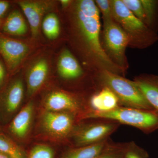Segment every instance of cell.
<instances>
[{"mask_svg":"<svg viewBox=\"0 0 158 158\" xmlns=\"http://www.w3.org/2000/svg\"><path fill=\"white\" fill-rule=\"evenodd\" d=\"M99 10L92 0L77 2L75 18L77 27L90 56L101 67L118 74L123 70L112 61L101 43Z\"/></svg>","mask_w":158,"mask_h":158,"instance_id":"1","label":"cell"},{"mask_svg":"<svg viewBox=\"0 0 158 158\" xmlns=\"http://www.w3.org/2000/svg\"><path fill=\"white\" fill-rule=\"evenodd\" d=\"M113 19L129 37L130 44L141 48L148 47L158 40L157 34L135 16L122 0L110 1Z\"/></svg>","mask_w":158,"mask_h":158,"instance_id":"2","label":"cell"},{"mask_svg":"<svg viewBox=\"0 0 158 158\" xmlns=\"http://www.w3.org/2000/svg\"><path fill=\"white\" fill-rule=\"evenodd\" d=\"M82 118H100L131 126L148 134L158 130V110L120 106L105 113L89 112Z\"/></svg>","mask_w":158,"mask_h":158,"instance_id":"3","label":"cell"},{"mask_svg":"<svg viewBox=\"0 0 158 158\" xmlns=\"http://www.w3.org/2000/svg\"><path fill=\"white\" fill-rule=\"evenodd\" d=\"M100 81L103 86L108 87L116 94L121 106L154 110L134 81L107 70L102 71Z\"/></svg>","mask_w":158,"mask_h":158,"instance_id":"4","label":"cell"},{"mask_svg":"<svg viewBox=\"0 0 158 158\" xmlns=\"http://www.w3.org/2000/svg\"><path fill=\"white\" fill-rule=\"evenodd\" d=\"M103 34L105 52L123 70L126 67L125 51L130 44L129 37L114 19L104 21Z\"/></svg>","mask_w":158,"mask_h":158,"instance_id":"5","label":"cell"},{"mask_svg":"<svg viewBox=\"0 0 158 158\" xmlns=\"http://www.w3.org/2000/svg\"><path fill=\"white\" fill-rule=\"evenodd\" d=\"M94 119L92 122L75 127L71 136L77 147L96 144L110 138L121 125L108 119Z\"/></svg>","mask_w":158,"mask_h":158,"instance_id":"6","label":"cell"},{"mask_svg":"<svg viewBox=\"0 0 158 158\" xmlns=\"http://www.w3.org/2000/svg\"><path fill=\"white\" fill-rule=\"evenodd\" d=\"M76 115L68 112L46 111L42 116L43 127L52 136L66 138L71 135L74 129Z\"/></svg>","mask_w":158,"mask_h":158,"instance_id":"7","label":"cell"},{"mask_svg":"<svg viewBox=\"0 0 158 158\" xmlns=\"http://www.w3.org/2000/svg\"><path fill=\"white\" fill-rule=\"evenodd\" d=\"M27 44L19 40L0 36V54L9 70L13 71L19 66L29 52Z\"/></svg>","mask_w":158,"mask_h":158,"instance_id":"8","label":"cell"},{"mask_svg":"<svg viewBox=\"0 0 158 158\" xmlns=\"http://www.w3.org/2000/svg\"><path fill=\"white\" fill-rule=\"evenodd\" d=\"M44 106L47 111L68 112L77 115L84 114L83 107L78 99L69 93L63 91H52L46 97Z\"/></svg>","mask_w":158,"mask_h":158,"instance_id":"9","label":"cell"},{"mask_svg":"<svg viewBox=\"0 0 158 158\" xmlns=\"http://www.w3.org/2000/svg\"><path fill=\"white\" fill-rule=\"evenodd\" d=\"M18 3L28 21L32 36L36 38L39 34L43 16L50 6L43 1H21Z\"/></svg>","mask_w":158,"mask_h":158,"instance_id":"10","label":"cell"},{"mask_svg":"<svg viewBox=\"0 0 158 158\" xmlns=\"http://www.w3.org/2000/svg\"><path fill=\"white\" fill-rule=\"evenodd\" d=\"M120 106L119 100L116 94L108 87L103 86L90 97L88 110L85 113L110 112Z\"/></svg>","mask_w":158,"mask_h":158,"instance_id":"11","label":"cell"},{"mask_svg":"<svg viewBox=\"0 0 158 158\" xmlns=\"http://www.w3.org/2000/svg\"><path fill=\"white\" fill-rule=\"evenodd\" d=\"M116 144L108 138L96 144L72 148L62 158H96L112 149Z\"/></svg>","mask_w":158,"mask_h":158,"instance_id":"12","label":"cell"},{"mask_svg":"<svg viewBox=\"0 0 158 158\" xmlns=\"http://www.w3.org/2000/svg\"><path fill=\"white\" fill-rule=\"evenodd\" d=\"M34 104L30 102L24 107L13 118L9 126L11 134L18 138H23L27 135L33 118Z\"/></svg>","mask_w":158,"mask_h":158,"instance_id":"13","label":"cell"},{"mask_svg":"<svg viewBox=\"0 0 158 158\" xmlns=\"http://www.w3.org/2000/svg\"><path fill=\"white\" fill-rule=\"evenodd\" d=\"M150 104L158 110V76L144 74L134 81Z\"/></svg>","mask_w":158,"mask_h":158,"instance_id":"14","label":"cell"},{"mask_svg":"<svg viewBox=\"0 0 158 158\" xmlns=\"http://www.w3.org/2000/svg\"><path fill=\"white\" fill-rule=\"evenodd\" d=\"M48 72V65L45 59H39L32 65L27 76V92L34 94L44 84Z\"/></svg>","mask_w":158,"mask_h":158,"instance_id":"15","label":"cell"},{"mask_svg":"<svg viewBox=\"0 0 158 158\" xmlns=\"http://www.w3.org/2000/svg\"><path fill=\"white\" fill-rule=\"evenodd\" d=\"M58 71L60 76L66 80L78 78L83 74L78 62L70 51L65 50L59 57Z\"/></svg>","mask_w":158,"mask_h":158,"instance_id":"16","label":"cell"},{"mask_svg":"<svg viewBox=\"0 0 158 158\" xmlns=\"http://www.w3.org/2000/svg\"><path fill=\"white\" fill-rule=\"evenodd\" d=\"M24 88L22 81H15L8 88L4 99V108L9 114L14 113L19 107L23 97Z\"/></svg>","mask_w":158,"mask_h":158,"instance_id":"17","label":"cell"},{"mask_svg":"<svg viewBox=\"0 0 158 158\" xmlns=\"http://www.w3.org/2000/svg\"><path fill=\"white\" fill-rule=\"evenodd\" d=\"M4 32L11 35H24L27 31V27L22 15L18 10L9 15L3 25Z\"/></svg>","mask_w":158,"mask_h":158,"instance_id":"18","label":"cell"},{"mask_svg":"<svg viewBox=\"0 0 158 158\" xmlns=\"http://www.w3.org/2000/svg\"><path fill=\"white\" fill-rule=\"evenodd\" d=\"M146 19L145 24L156 33L158 30V1L141 0Z\"/></svg>","mask_w":158,"mask_h":158,"instance_id":"19","label":"cell"},{"mask_svg":"<svg viewBox=\"0 0 158 158\" xmlns=\"http://www.w3.org/2000/svg\"><path fill=\"white\" fill-rule=\"evenodd\" d=\"M44 33L48 39H56L60 34V23L58 17L54 13H49L45 16L42 22Z\"/></svg>","mask_w":158,"mask_h":158,"instance_id":"20","label":"cell"},{"mask_svg":"<svg viewBox=\"0 0 158 158\" xmlns=\"http://www.w3.org/2000/svg\"><path fill=\"white\" fill-rule=\"evenodd\" d=\"M0 152L10 158H24L23 153L13 141L3 135H0Z\"/></svg>","mask_w":158,"mask_h":158,"instance_id":"21","label":"cell"},{"mask_svg":"<svg viewBox=\"0 0 158 158\" xmlns=\"http://www.w3.org/2000/svg\"><path fill=\"white\" fill-rule=\"evenodd\" d=\"M147 152L134 142L126 143L123 158H148Z\"/></svg>","mask_w":158,"mask_h":158,"instance_id":"22","label":"cell"},{"mask_svg":"<svg viewBox=\"0 0 158 158\" xmlns=\"http://www.w3.org/2000/svg\"><path fill=\"white\" fill-rule=\"evenodd\" d=\"M122 2L135 16L145 24L146 19L141 0H122Z\"/></svg>","mask_w":158,"mask_h":158,"instance_id":"23","label":"cell"},{"mask_svg":"<svg viewBox=\"0 0 158 158\" xmlns=\"http://www.w3.org/2000/svg\"><path fill=\"white\" fill-rule=\"evenodd\" d=\"M53 150L44 144L34 146L30 152L28 158H54Z\"/></svg>","mask_w":158,"mask_h":158,"instance_id":"24","label":"cell"},{"mask_svg":"<svg viewBox=\"0 0 158 158\" xmlns=\"http://www.w3.org/2000/svg\"><path fill=\"white\" fill-rule=\"evenodd\" d=\"M95 2L99 10L102 12L103 21L113 19L110 1L97 0Z\"/></svg>","mask_w":158,"mask_h":158,"instance_id":"25","label":"cell"},{"mask_svg":"<svg viewBox=\"0 0 158 158\" xmlns=\"http://www.w3.org/2000/svg\"><path fill=\"white\" fill-rule=\"evenodd\" d=\"M126 143H116L112 149L96 158H123Z\"/></svg>","mask_w":158,"mask_h":158,"instance_id":"26","label":"cell"},{"mask_svg":"<svg viewBox=\"0 0 158 158\" xmlns=\"http://www.w3.org/2000/svg\"><path fill=\"white\" fill-rule=\"evenodd\" d=\"M9 6V2L5 1H0V18L5 15L8 10Z\"/></svg>","mask_w":158,"mask_h":158,"instance_id":"27","label":"cell"},{"mask_svg":"<svg viewBox=\"0 0 158 158\" xmlns=\"http://www.w3.org/2000/svg\"><path fill=\"white\" fill-rule=\"evenodd\" d=\"M6 77V69L2 62L0 60V88L2 86Z\"/></svg>","mask_w":158,"mask_h":158,"instance_id":"28","label":"cell"},{"mask_svg":"<svg viewBox=\"0 0 158 158\" xmlns=\"http://www.w3.org/2000/svg\"><path fill=\"white\" fill-rule=\"evenodd\" d=\"M60 2L62 4V7L65 8L69 5L70 3V1H69V0H62V1H60Z\"/></svg>","mask_w":158,"mask_h":158,"instance_id":"29","label":"cell"},{"mask_svg":"<svg viewBox=\"0 0 158 158\" xmlns=\"http://www.w3.org/2000/svg\"><path fill=\"white\" fill-rule=\"evenodd\" d=\"M0 158H10L9 156L6 155V154L0 152Z\"/></svg>","mask_w":158,"mask_h":158,"instance_id":"30","label":"cell"},{"mask_svg":"<svg viewBox=\"0 0 158 158\" xmlns=\"http://www.w3.org/2000/svg\"><path fill=\"white\" fill-rule=\"evenodd\" d=\"M1 24H2V22H1V20H0V26L1 25Z\"/></svg>","mask_w":158,"mask_h":158,"instance_id":"31","label":"cell"}]
</instances>
